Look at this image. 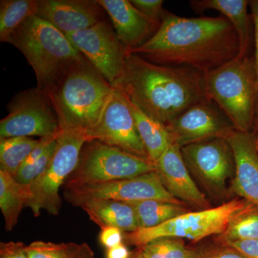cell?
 Here are the masks:
<instances>
[{"label": "cell", "mask_w": 258, "mask_h": 258, "mask_svg": "<svg viewBox=\"0 0 258 258\" xmlns=\"http://www.w3.org/2000/svg\"><path fill=\"white\" fill-rule=\"evenodd\" d=\"M127 52L154 63L207 74L238 56L240 43L235 28L224 16L186 18L167 12L152 38Z\"/></svg>", "instance_id": "obj_1"}, {"label": "cell", "mask_w": 258, "mask_h": 258, "mask_svg": "<svg viewBox=\"0 0 258 258\" xmlns=\"http://www.w3.org/2000/svg\"><path fill=\"white\" fill-rule=\"evenodd\" d=\"M113 88L166 127L190 107L208 99L205 73L154 63L128 52L123 74Z\"/></svg>", "instance_id": "obj_2"}, {"label": "cell", "mask_w": 258, "mask_h": 258, "mask_svg": "<svg viewBox=\"0 0 258 258\" xmlns=\"http://www.w3.org/2000/svg\"><path fill=\"white\" fill-rule=\"evenodd\" d=\"M113 91V86L88 61L71 69L43 92L55 112L61 130L81 132L88 139L99 123Z\"/></svg>", "instance_id": "obj_3"}, {"label": "cell", "mask_w": 258, "mask_h": 258, "mask_svg": "<svg viewBox=\"0 0 258 258\" xmlns=\"http://www.w3.org/2000/svg\"><path fill=\"white\" fill-rule=\"evenodd\" d=\"M7 42L26 57L36 76L37 88L42 91L71 69L88 62L63 32L37 15L28 18Z\"/></svg>", "instance_id": "obj_4"}, {"label": "cell", "mask_w": 258, "mask_h": 258, "mask_svg": "<svg viewBox=\"0 0 258 258\" xmlns=\"http://www.w3.org/2000/svg\"><path fill=\"white\" fill-rule=\"evenodd\" d=\"M207 98L221 108L236 130L252 134L257 88L254 56L237 57L205 74Z\"/></svg>", "instance_id": "obj_5"}, {"label": "cell", "mask_w": 258, "mask_h": 258, "mask_svg": "<svg viewBox=\"0 0 258 258\" xmlns=\"http://www.w3.org/2000/svg\"><path fill=\"white\" fill-rule=\"evenodd\" d=\"M248 201L239 198L220 206L188 212L157 227L125 232V243L137 247L161 237H176L200 241L213 235H221L232 217L242 210Z\"/></svg>", "instance_id": "obj_6"}, {"label": "cell", "mask_w": 258, "mask_h": 258, "mask_svg": "<svg viewBox=\"0 0 258 258\" xmlns=\"http://www.w3.org/2000/svg\"><path fill=\"white\" fill-rule=\"evenodd\" d=\"M155 171V164L99 141L83 146L79 164L64 184V188L98 184L136 177Z\"/></svg>", "instance_id": "obj_7"}, {"label": "cell", "mask_w": 258, "mask_h": 258, "mask_svg": "<svg viewBox=\"0 0 258 258\" xmlns=\"http://www.w3.org/2000/svg\"><path fill=\"white\" fill-rule=\"evenodd\" d=\"M89 142L86 134L74 131H62L56 141L53 157L47 170L30 185L32 198L27 204L34 216L42 210L58 215L61 209L59 190L79 164L83 146Z\"/></svg>", "instance_id": "obj_8"}, {"label": "cell", "mask_w": 258, "mask_h": 258, "mask_svg": "<svg viewBox=\"0 0 258 258\" xmlns=\"http://www.w3.org/2000/svg\"><path fill=\"white\" fill-rule=\"evenodd\" d=\"M189 172L215 200L228 198L227 181L235 174V157L230 143L219 138L181 148Z\"/></svg>", "instance_id": "obj_9"}, {"label": "cell", "mask_w": 258, "mask_h": 258, "mask_svg": "<svg viewBox=\"0 0 258 258\" xmlns=\"http://www.w3.org/2000/svg\"><path fill=\"white\" fill-rule=\"evenodd\" d=\"M8 115L0 121V139L55 135L62 132L57 115L43 91H22L8 106Z\"/></svg>", "instance_id": "obj_10"}, {"label": "cell", "mask_w": 258, "mask_h": 258, "mask_svg": "<svg viewBox=\"0 0 258 258\" xmlns=\"http://www.w3.org/2000/svg\"><path fill=\"white\" fill-rule=\"evenodd\" d=\"M63 194L64 200L76 207H81L86 202L93 200L124 203L158 200L185 205L169 193L155 171L128 179L64 188Z\"/></svg>", "instance_id": "obj_11"}, {"label": "cell", "mask_w": 258, "mask_h": 258, "mask_svg": "<svg viewBox=\"0 0 258 258\" xmlns=\"http://www.w3.org/2000/svg\"><path fill=\"white\" fill-rule=\"evenodd\" d=\"M85 58L112 86L124 69L126 49L104 20L66 35Z\"/></svg>", "instance_id": "obj_12"}, {"label": "cell", "mask_w": 258, "mask_h": 258, "mask_svg": "<svg viewBox=\"0 0 258 258\" xmlns=\"http://www.w3.org/2000/svg\"><path fill=\"white\" fill-rule=\"evenodd\" d=\"M173 144L180 148L227 138L235 125L216 103L205 100L190 107L166 126Z\"/></svg>", "instance_id": "obj_13"}, {"label": "cell", "mask_w": 258, "mask_h": 258, "mask_svg": "<svg viewBox=\"0 0 258 258\" xmlns=\"http://www.w3.org/2000/svg\"><path fill=\"white\" fill-rule=\"evenodd\" d=\"M88 140L99 141L149 159L127 98L115 88L99 123L88 135Z\"/></svg>", "instance_id": "obj_14"}, {"label": "cell", "mask_w": 258, "mask_h": 258, "mask_svg": "<svg viewBox=\"0 0 258 258\" xmlns=\"http://www.w3.org/2000/svg\"><path fill=\"white\" fill-rule=\"evenodd\" d=\"M155 171L165 189L176 200L197 210L211 208L191 177L179 146L172 144L163 153L155 163Z\"/></svg>", "instance_id": "obj_15"}, {"label": "cell", "mask_w": 258, "mask_h": 258, "mask_svg": "<svg viewBox=\"0 0 258 258\" xmlns=\"http://www.w3.org/2000/svg\"><path fill=\"white\" fill-rule=\"evenodd\" d=\"M235 157L230 195L258 206V145L251 134L234 130L227 138Z\"/></svg>", "instance_id": "obj_16"}, {"label": "cell", "mask_w": 258, "mask_h": 258, "mask_svg": "<svg viewBox=\"0 0 258 258\" xmlns=\"http://www.w3.org/2000/svg\"><path fill=\"white\" fill-rule=\"evenodd\" d=\"M102 10L96 0H39L36 15L67 35L102 21Z\"/></svg>", "instance_id": "obj_17"}, {"label": "cell", "mask_w": 258, "mask_h": 258, "mask_svg": "<svg viewBox=\"0 0 258 258\" xmlns=\"http://www.w3.org/2000/svg\"><path fill=\"white\" fill-rule=\"evenodd\" d=\"M96 1L109 15L115 33L127 51L142 46L159 30L128 0Z\"/></svg>", "instance_id": "obj_18"}, {"label": "cell", "mask_w": 258, "mask_h": 258, "mask_svg": "<svg viewBox=\"0 0 258 258\" xmlns=\"http://www.w3.org/2000/svg\"><path fill=\"white\" fill-rule=\"evenodd\" d=\"M197 13L215 10L220 12L235 28L240 43L239 57L251 56L254 40V25L252 17L247 13V0H195L190 2Z\"/></svg>", "instance_id": "obj_19"}, {"label": "cell", "mask_w": 258, "mask_h": 258, "mask_svg": "<svg viewBox=\"0 0 258 258\" xmlns=\"http://www.w3.org/2000/svg\"><path fill=\"white\" fill-rule=\"evenodd\" d=\"M81 208L101 229L117 227L123 232H134L139 229L135 211L128 203L111 200H93L83 203Z\"/></svg>", "instance_id": "obj_20"}, {"label": "cell", "mask_w": 258, "mask_h": 258, "mask_svg": "<svg viewBox=\"0 0 258 258\" xmlns=\"http://www.w3.org/2000/svg\"><path fill=\"white\" fill-rule=\"evenodd\" d=\"M127 101L149 159L155 164L163 153L173 144L171 134L165 125L146 114L128 98Z\"/></svg>", "instance_id": "obj_21"}, {"label": "cell", "mask_w": 258, "mask_h": 258, "mask_svg": "<svg viewBox=\"0 0 258 258\" xmlns=\"http://www.w3.org/2000/svg\"><path fill=\"white\" fill-rule=\"evenodd\" d=\"M31 198L30 185L19 184L13 176L0 170V208L7 230L14 228L22 210Z\"/></svg>", "instance_id": "obj_22"}, {"label": "cell", "mask_w": 258, "mask_h": 258, "mask_svg": "<svg viewBox=\"0 0 258 258\" xmlns=\"http://www.w3.org/2000/svg\"><path fill=\"white\" fill-rule=\"evenodd\" d=\"M128 203L133 207L135 211L139 229L157 227L190 211L186 205L158 200H143Z\"/></svg>", "instance_id": "obj_23"}, {"label": "cell", "mask_w": 258, "mask_h": 258, "mask_svg": "<svg viewBox=\"0 0 258 258\" xmlns=\"http://www.w3.org/2000/svg\"><path fill=\"white\" fill-rule=\"evenodd\" d=\"M39 0L0 1V41L7 42L28 18L36 15Z\"/></svg>", "instance_id": "obj_24"}, {"label": "cell", "mask_w": 258, "mask_h": 258, "mask_svg": "<svg viewBox=\"0 0 258 258\" xmlns=\"http://www.w3.org/2000/svg\"><path fill=\"white\" fill-rule=\"evenodd\" d=\"M258 240V206L249 203L237 212L221 235L217 236L220 243L235 241Z\"/></svg>", "instance_id": "obj_25"}, {"label": "cell", "mask_w": 258, "mask_h": 258, "mask_svg": "<svg viewBox=\"0 0 258 258\" xmlns=\"http://www.w3.org/2000/svg\"><path fill=\"white\" fill-rule=\"evenodd\" d=\"M38 141L30 137L0 139V170L14 176Z\"/></svg>", "instance_id": "obj_26"}, {"label": "cell", "mask_w": 258, "mask_h": 258, "mask_svg": "<svg viewBox=\"0 0 258 258\" xmlns=\"http://www.w3.org/2000/svg\"><path fill=\"white\" fill-rule=\"evenodd\" d=\"M29 258H94V254L86 243H55L35 241L27 245Z\"/></svg>", "instance_id": "obj_27"}, {"label": "cell", "mask_w": 258, "mask_h": 258, "mask_svg": "<svg viewBox=\"0 0 258 258\" xmlns=\"http://www.w3.org/2000/svg\"><path fill=\"white\" fill-rule=\"evenodd\" d=\"M147 258H195L196 251L183 239L161 237L137 247Z\"/></svg>", "instance_id": "obj_28"}, {"label": "cell", "mask_w": 258, "mask_h": 258, "mask_svg": "<svg viewBox=\"0 0 258 258\" xmlns=\"http://www.w3.org/2000/svg\"><path fill=\"white\" fill-rule=\"evenodd\" d=\"M56 141L52 142L46 152L32 164L21 166L13 178L19 184L30 185L47 170L55 152Z\"/></svg>", "instance_id": "obj_29"}, {"label": "cell", "mask_w": 258, "mask_h": 258, "mask_svg": "<svg viewBox=\"0 0 258 258\" xmlns=\"http://www.w3.org/2000/svg\"><path fill=\"white\" fill-rule=\"evenodd\" d=\"M195 258H247L235 247L216 242L195 247Z\"/></svg>", "instance_id": "obj_30"}, {"label": "cell", "mask_w": 258, "mask_h": 258, "mask_svg": "<svg viewBox=\"0 0 258 258\" xmlns=\"http://www.w3.org/2000/svg\"><path fill=\"white\" fill-rule=\"evenodd\" d=\"M131 3L144 16L160 27L167 11L163 9L162 0H131Z\"/></svg>", "instance_id": "obj_31"}, {"label": "cell", "mask_w": 258, "mask_h": 258, "mask_svg": "<svg viewBox=\"0 0 258 258\" xmlns=\"http://www.w3.org/2000/svg\"><path fill=\"white\" fill-rule=\"evenodd\" d=\"M249 5L251 8V17L254 25V68H255L256 79H257V101L256 108L255 121L253 132L251 135L253 137L256 144L258 145V0L249 1Z\"/></svg>", "instance_id": "obj_32"}, {"label": "cell", "mask_w": 258, "mask_h": 258, "mask_svg": "<svg viewBox=\"0 0 258 258\" xmlns=\"http://www.w3.org/2000/svg\"><path fill=\"white\" fill-rule=\"evenodd\" d=\"M123 240H124V234L123 231L117 227H105L101 229L100 232V242L106 249L119 245L123 243Z\"/></svg>", "instance_id": "obj_33"}, {"label": "cell", "mask_w": 258, "mask_h": 258, "mask_svg": "<svg viewBox=\"0 0 258 258\" xmlns=\"http://www.w3.org/2000/svg\"><path fill=\"white\" fill-rule=\"evenodd\" d=\"M27 245L22 242L0 243V258H29Z\"/></svg>", "instance_id": "obj_34"}, {"label": "cell", "mask_w": 258, "mask_h": 258, "mask_svg": "<svg viewBox=\"0 0 258 258\" xmlns=\"http://www.w3.org/2000/svg\"><path fill=\"white\" fill-rule=\"evenodd\" d=\"M222 244L235 247L247 258H258V240L235 241Z\"/></svg>", "instance_id": "obj_35"}, {"label": "cell", "mask_w": 258, "mask_h": 258, "mask_svg": "<svg viewBox=\"0 0 258 258\" xmlns=\"http://www.w3.org/2000/svg\"><path fill=\"white\" fill-rule=\"evenodd\" d=\"M130 254V251L123 243L106 249V258H129Z\"/></svg>", "instance_id": "obj_36"}, {"label": "cell", "mask_w": 258, "mask_h": 258, "mask_svg": "<svg viewBox=\"0 0 258 258\" xmlns=\"http://www.w3.org/2000/svg\"><path fill=\"white\" fill-rule=\"evenodd\" d=\"M129 258H147L142 254V252L138 248H136L134 250L131 252L130 257Z\"/></svg>", "instance_id": "obj_37"}]
</instances>
